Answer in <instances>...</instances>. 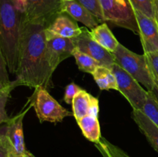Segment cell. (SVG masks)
<instances>
[{"instance_id": "obj_5", "label": "cell", "mask_w": 158, "mask_h": 157, "mask_svg": "<svg viewBox=\"0 0 158 157\" xmlns=\"http://www.w3.org/2000/svg\"><path fill=\"white\" fill-rule=\"evenodd\" d=\"M32 97L33 107L40 123H60L66 117L73 115L52 97L46 89L36 88Z\"/></svg>"}, {"instance_id": "obj_29", "label": "cell", "mask_w": 158, "mask_h": 157, "mask_svg": "<svg viewBox=\"0 0 158 157\" xmlns=\"http://www.w3.org/2000/svg\"><path fill=\"white\" fill-rule=\"evenodd\" d=\"M99 100L96 97L91 95L90 96V103H89V115H93L98 118L99 115Z\"/></svg>"}, {"instance_id": "obj_2", "label": "cell", "mask_w": 158, "mask_h": 157, "mask_svg": "<svg viewBox=\"0 0 158 157\" xmlns=\"http://www.w3.org/2000/svg\"><path fill=\"white\" fill-rule=\"evenodd\" d=\"M23 18L12 0H0V47L12 74H15L18 66Z\"/></svg>"}, {"instance_id": "obj_30", "label": "cell", "mask_w": 158, "mask_h": 157, "mask_svg": "<svg viewBox=\"0 0 158 157\" xmlns=\"http://www.w3.org/2000/svg\"><path fill=\"white\" fill-rule=\"evenodd\" d=\"M15 9L19 13L25 15L27 10L28 0H12Z\"/></svg>"}, {"instance_id": "obj_11", "label": "cell", "mask_w": 158, "mask_h": 157, "mask_svg": "<svg viewBox=\"0 0 158 157\" xmlns=\"http://www.w3.org/2000/svg\"><path fill=\"white\" fill-rule=\"evenodd\" d=\"M144 53L158 52V25L154 18L134 10Z\"/></svg>"}, {"instance_id": "obj_19", "label": "cell", "mask_w": 158, "mask_h": 157, "mask_svg": "<svg viewBox=\"0 0 158 157\" xmlns=\"http://www.w3.org/2000/svg\"><path fill=\"white\" fill-rule=\"evenodd\" d=\"M73 56L75 58L79 69L86 73L93 74L100 65L94 58L77 49H74Z\"/></svg>"}, {"instance_id": "obj_25", "label": "cell", "mask_w": 158, "mask_h": 157, "mask_svg": "<svg viewBox=\"0 0 158 157\" xmlns=\"http://www.w3.org/2000/svg\"><path fill=\"white\" fill-rule=\"evenodd\" d=\"M144 54L148 58L154 85L158 87V52Z\"/></svg>"}, {"instance_id": "obj_27", "label": "cell", "mask_w": 158, "mask_h": 157, "mask_svg": "<svg viewBox=\"0 0 158 157\" xmlns=\"http://www.w3.org/2000/svg\"><path fill=\"white\" fill-rule=\"evenodd\" d=\"M81 89V88L75 83H71L67 85L65 88V93L64 97H63V100L65 101V103H67L68 105L72 104L73 98Z\"/></svg>"}, {"instance_id": "obj_12", "label": "cell", "mask_w": 158, "mask_h": 157, "mask_svg": "<svg viewBox=\"0 0 158 157\" xmlns=\"http://www.w3.org/2000/svg\"><path fill=\"white\" fill-rule=\"evenodd\" d=\"M82 32V27H79L77 21L66 13H60L48 25L46 29V36H57L73 38Z\"/></svg>"}, {"instance_id": "obj_21", "label": "cell", "mask_w": 158, "mask_h": 157, "mask_svg": "<svg viewBox=\"0 0 158 157\" xmlns=\"http://www.w3.org/2000/svg\"><path fill=\"white\" fill-rule=\"evenodd\" d=\"M15 87L16 86L13 81L8 86L0 89V125L6 123L10 119L6 112V107L11 92Z\"/></svg>"}, {"instance_id": "obj_28", "label": "cell", "mask_w": 158, "mask_h": 157, "mask_svg": "<svg viewBox=\"0 0 158 157\" xmlns=\"http://www.w3.org/2000/svg\"><path fill=\"white\" fill-rule=\"evenodd\" d=\"M11 150L12 148L6 137L3 133H0V157H9Z\"/></svg>"}, {"instance_id": "obj_16", "label": "cell", "mask_w": 158, "mask_h": 157, "mask_svg": "<svg viewBox=\"0 0 158 157\" xmlns=\"http://www.w3.org/2000/svg\"><path fill=\"white\" fill-rule=\"evenodd\" d=\"M77 122L85 138L95 143L100 141L101 139V132L97 117L88 114Z\"/></svg>"}, {"instance_id": "obj_32", "label": "cell", "mask_w": 158, "mask_h": 157, "mask_svg": "<svg viewBox=\"0 0 158 157\" xmlns=\"http://www.w3.org/2000/svg\"><path fill=\"white\" fill-rule=\"evenodd\" d=\"M9 157H35L32 153H29L27 155H20V154L15 153V152L10 151L9 153Z\"/></svg>"}, {"instance_id": "obj_3", "label": "cell", "mask_w": 158, "mask_h": 157, "mask_svg": "<svg viewBox=\"0 0 158 157\" xmlns=\"http://www.w3.org/2000/svg\"><path fill=\"white\" fill-rule=\"evenodd\" d=\"M113 55L116 64L124 69L140 84L144 86L148 92L153 90L155 85L145 54L140 55L133 52L119 43L117 49L113 52Z\"/></svg>"}, {"instance_id": "obj_22", "label": "cell", "mask_w": 158, "mask_h": 157, "mask_svg": "<svg viewBox=\"0 0 158 157\" xmlns=\"http://www.w3.org/2000/svg\"><path fill=\"white\" fill-rule=\"evenodd\" d=\"M140 111L158 127V103L151 92Z\"/></svg>"}, {"instance_id": "obj_6", "label": "cell", "mask_w": 158, "mask_h": 157, "mask_svg": "<svg viewBox=\"0 0 158 157\" xmlns=\"http://www.w3.org/2000/svg\"><path fill=\"white\" fill-rule=\"evenodd\" d=\"M111 70L115 75L119 92L127 99L133 109L141 110L149 92L143 89L135 78L116 63Z\"/></svg>"}, {"instance_id": "obj_10", "label": "cell", "mask_w": 158, "mask_h": 157, "mask_svg": "<svg viewBox=\"0 0 158 157\" xmlns=\"http://www.w3.org/2000/svg\"><path fill=\"white\" fill-rule=\"evenodd\" d=\"M74 49L72 38L46 36V55L52 72L63 60L72 56Z\"/></svg>"}, {"instance_id": "obj_31", "label": "cell", "mask_w": 158, "mask_h": 157, "mask_svg": "<svg viewBox=\"0 0 158 157\" xmlns=\"http://www.w3.org/2000/svg\"><path fill=\"white\" fill-rule=\"evenodd\" d=\"M153 6H154V19L158 25V0H153Z\"/></svg>"}, {"instance_id": "obj_4", "label": "cell", "mask_w": 158, "mask_h": 157, "mask_svg": "<svg viewBox=\"0 0 158 157\" xmlns=\"http://www.w3.org/2000/svg\"><path fill=\"white\" fill-rule=\"evenodd\" d=\"M98 2L105 22H109L138 35V25L130 0H98Z\"/></svg>"}, {"instance_id": "obj_23", "label": "cell", "mask_w": 158, "mask_h": 157, "mask_svg": "<svg viewBox=\"0 0 158 157\" xmlns=\"http://www.w3.org/2000/svg\"><path fill=\"white\" fill-rule=\"evenodd\" d=\"M76 1L78 2L83 6H84L99 22H105L103 12H102L98 0H76Z\"/></svg>"}, {"instance_id": "obj_7", "label": "cell", "mask_w": 158, "mask_h": 157, "mask_svg": "<svg viewBox=\"0 0 158 157\" xmlns=\"http://www.w3.org/2000/svg\"><path fill=\"white\" fill-rule=\"evenodd\" d=\"M60 13H63V0H28L27 10L23 18L48 26Z\"/></svg>"}, {"instance_id": "obj_15", "label": "cell", "mask_w": 158, "mask_h": 157, "mask_svg": "<svg viewBox=\"0 0 158 157\" xmlns=\"http://www.w3.org/2000/svg\"><path fill=\"white\" fill-rule=\"evenodd\" d=\"M89 33L94 41L112 53L117 49L120 43L106 22H102V24L92 29Z\"/></svg>"}, {"instance_id": "obj_34", "label": "cell", "mask_w": 158, "mask_h": 157, "mask_svg": "<svg viewBox=\"0 0 158 157\" xmlns=\"http://www.w3.org/2000/svg\"><path fill=\"white\" fill-rule=\"evenodd\" d=\"M2 87H4V86H2V84H1V83H0V89H2Z\"/></svg>"}, {"instance_id": "obj_26", "label": "cell", "mask_w": 158, "mask_h": 157, "mask_svg": "<svg viewBox=\"0 0 158 157\" xmlns=\"http://www.w3.org/2000/svg\"><path fill=\"white\" fill-rule=\"evenodd\" d=\"M12 82L9 78V70L7 68L6 59L2 52L0 47V83L2 86H6L9 85Z\"/></svg>"}, {"instance_id": "obj_9", "label": "cell", "mask_w": 158, "mask_h": 157, "mask_svg": "<svg viewBox=\"0 0 158 157\" xmlns=\"http://www.w3.org/2000/svg\"><path fill=\"white\" fill-rule=\"evenodd\" d=\"M33 106V97L32 95L29 99L28 103L23 109V110L15 116L9 119L6 123L4 135L12 148V152L20 155H27L30 153L26 149L23 133V119L29 108Z\"/></svg>"}, {"instance_id": "obj_8", "label": "cell", "mask_w": 158, "mask_h": 157, "mask_svg": "<svg viewBox=\"0 0 158 157\" xmlns=\"http://www.w3.org/2000/svg\"><path fill=\"white\" fill-rule=\"evenodd\" d=\"M72 40L76 49L92 57L100 66L111 69L112 66L115 64L112 52L106 50L94 41L91 37L89 31L86 28L82 27L81 34L72 38Z\"/></svg>"}, {"instance_id": "obj_14", "label": "cell", "mask_w": 158, "mask_h": 157, "mask_svg": "<svg viewBox=\"0 0 158 157\" xmlns=\"http://www.w3.org/2000/svg\"><path fill=\"white\" fill-rule=\"evenodd\" d=\"M132 117L151 146L158 152V127L141 111L134 109Z\"/></svg>"}, {"instance_id": "obj_24", "label": "cell", "mask_w": 158, "mask_h": 157, "mask_svg": "<svg viewBox=\"0 0 158 157\" xmlns=\"http://www.w3.org/2000/svg\"><path fill=\"white\" fill-rule=\"evenodd\" d=\"M134 10L141 12L148 17L154 18L153 0H130Z\"/></svg>"}, {"instance_id": "obj_33", "label": "cell", "mask_w": 158, "mask_h": 157, "mask_svg": "<svg viewBox=\"0 0 158 157\" xmlns=\"http://www.w3.org/2000/svg\"><path fill=\"white\" fill-rule=\"evenodd\" d=\"M151 92L152 93V95H154V97L155 98V99L157 100V102L158 103V87L154 86V88L153 89L152 91H151Z\"/></svg>"}, {"instance_id": "obj_13", "label": "cell", "mask_w": 158, "mask_h": 157, "mask_svg": "<svg viewBox=\"0 0 158 157\" xmlns=\"http://www.w3.org/2000/svg\"><path fill=\"white\" fill-rule=\"evenodd\" d=\"M63 12L90 29L97 27L100 22L90 12L76 0H63Z\"/></svg>"}, {"instance_id": "obj_1", "label": "cell", "mask_w": 158, "mask_h": 157, "mask_svg": "<svg viewBox=\"0 0 158 157\" xmlns=\"http://www.w3.org/2000/svg\"><path fill=\"white\" fill-rule=\"evenodd\" d=\"M46 27L23 18L16 79L14 81L16 86L47 89L50 84L53 72L46 55Z\"/></svg>"}, {"instance_id": "obj_20", "label": "cell", "mask_w": 158, "mask_h": 157, "mask_svg": "<svg viewBox=\"0 0 158 157\" xmlns=\"http://www.w3.org/2000/svg\"><path fill=\"white\" fill-rule=\"evenodd\" d=\"M95 144L104 157H130L120 148L113 145L103 137Z\"/></svg>"}, {"instance_id": "obj_17", "label": "cell", "mask_w": 158, "mask_h": 157, "mask_svg": "<svg viewBox=\"0 0 158 157\" xmlns=\"http://www.w3.org/2000/svg\"><path fill=\"white\" fill-rule=\"evenodd\" d=\"M92 75L98 87L101 90L114 89L118 91L117 79L111 69L104 66H99Z\"/></svg>"}, {"instance_id": "obj_18", "label": "cell", "mask_w": 158, "mask_h": 157, "mask_svg": "<svg viewBox=\"0 0 158 157\" xmlns=\"http://www.w3.org/2000/svg\"><path fill=\"white\" fill-rule=\"evenodd\" d=\"M90 96V94L86 90L81 89L73 98L72 103L73 115L77 121L89 113Z\"/></svg>"}]
</instances>
